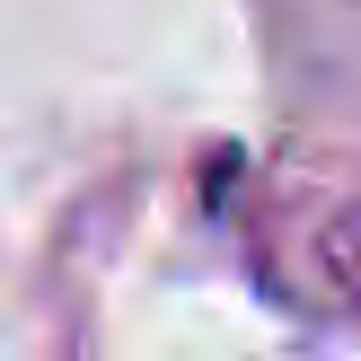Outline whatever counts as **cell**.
Returning a JSON list of instances; mask_svg holds the SVG:
<instances>
[]
</instances>
